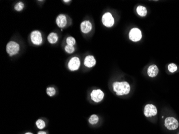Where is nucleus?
I'll return each instance as SVG.
<instances>
[{"label": "nucleus", "mask_w": 179, "mask_h": 134, "mask_svg": "<svg viewBox=\"0 0 179 134\" xmlns=\"http://www.w3.org/2000/svg\"><path fill=\"white\" fill-rule=\"evenodd\" d=\"M113 90L118 95H126L129 93L130 86L127 82H115L113 84Z\"/></svg>", "instance_id": "obj_1"}, {"label": "nucleus", "mask_w": 179, "mask_h": 134, "mask_svg": "<svg viewBox=\"0 0 179 134\" xmlns=\"http://www.w3.org/2000/svg\"><path fill=\"white\" fill-rule=\"evenodd\" d=\"M20 47L18 43L14 41H9L6 46V51L10 56L16 55L19 52Z\"/></svg>", "instance_id": "obj_2"}, {"label": "nucleus", "mask_w": 179, "mask_h": 134, "mask_svg": "<svg viewBox=\"0 0 179 134\" xmlns=\"http://www.w3.org/2000/svg\"><path fill=\"white\" fill-rule=\"evenodd\" d=\"M165 127L170 131L176 130L179 127V122L176 118L173 117H168L165 120Z\"/></svg>", "instance_id": "obj_3"}, {"label": "nucleus", "mask_w": 179, "mask_h": 134, "mask_svg": "<svg viewBox=\"0 0 179 134\" xmlns=\"http://www.w3.org/2000/svg\"><path fill=\"white\" fill-rule=\"evenodd\" d=\"M31 40L34 45H40L43 43V37L41 32L38 30L33 31L31 32Z\"/></svg>", "instance_id": "obj_4"}, {"label": "nucleus", "mask_w": 179, "mask_h": 134, "mask_svg": "<svg viewBox=\"0 0 179 134\" xmlns=\"http://www.w3.org/2000/svg\"><path fill=\"white\" fill-rule=\"evenodd\" d=\"M102 22L104 26L111 28L114 24V19L110 13H106L102 17Z\"/></svg>", "instance_id": "obj_5"}, {"label": "nucleus", "mask_w": 179, "mask_h": 134, "mask_svg": "<svg viewBox=\"0 0 179 134\" xmlns=\"http://www.w3.org/2000/svg\"><path fill=\"white\" fill-rule=\"evenodd\" d=\"M129 37L130 40H131V41L134 42L140 41L142 37V32L139 28H132L129 34Z\"/></svg>", "instance_id": "obj_6"}, {"label": "nucleus", "mask_w": 179, "mask_h": 134, "mask_svg": "<svg viewBox=\"0 0 179 134\" xmlns=\"http://www.w3.org/2000/svg\"><path fill=\"white\" fill-rule=\"evenodd\" d=\"M81 66V61L78 57H73L70 59L68 64L69 69L71 71L77 70Z\"/></svg>", "instance_id": "obj_7"}, {"label": "nucleus", "mask_w": 179, "mask_h": 134, "mask_svg": "<svg viewBox=\"0 0 179 134\" xmlns=\"http://www.w3.org/2000/svg\"><path fill=\"white\" fill-rule=\"evenodd\" d=\"M144 115L146 117H151L157 115V107L152 104H147L145 106L144 110Z\"/></svg>", "instance_id": "obj_8"}, {"label": "nucleus", "mask_w": 179, "mask_h": 134, "mask_svg": "<svg viewBox=\"0 0 179 134\" xmlns=\"http://www.w3.org/2000/svg\"><path fill=\"white\" fill-rule=\"evenodd\" d=\"M104 93L100 89L93 90L91 93V99L95 102H99L103 99Z\"/></svg>", "instance_id": "obj_9"}, {"label": "nucleus", "mask_w": 179, "mask_h": 134, "mask_svg": "<svg viewBox=\"0 0 179 134\" xmlns=\"http://www.w3.org/2000/svg\"><path fill=\"white\" fill-rule=\"evenodd\" d=\"M92 28V25L89 21H83L81 24V30L84 34H88Z\"/></svg>", "instance_id": "obj_10"}, {"label": "nucleus", "mask_w": 179, "mask_h": 134, "mask_svg": "<svg viewBox=\"0 0 179 134\" xmlns=\"http://www.w3.org/2000/svg\"><path fill=\"white\" fill-rule=\"evenodd\" d=\"M56 23L57 26L60 28H65V26H66V23H67L66 16L63 14L58 15L56 19Z\"/></svg>", "instance_id": "obj_11"}, {"label": "nucleus", "mask_w": 179, "mask_h": 134, "mask_svg": "<svg viewBox=\"0 0 179 134\" xmlns=\"http://www.w3.org/2000/svg\"><path fill=\"white\" fill-rule=\"evenodd\" d=\"M96 64V60L92 55L87 56L84 61V64L87 68H92L94 67Z\"/></svg>", "instance_id": "obj_12"}, {"label": "nucleus", "mask_w": 179, "mask_h": 134, "mask_svg": "<svg viewBox=\"0 0 179 134\" xmlns=\"http://www.w3.org/2000/svg\"><path fill=\"white\" fill-rule=\"evenodd\" d=\"M158 73H159V69L156 65L153 64V65H150L148 68V74L149 76L151 77H155L157 76V75L158 74Z\"/></svg>", "instance_id": "obj_13"}, {"label": "nucleus", "mask_w": 179, "mask_h": 134, "mask_svg": "<svg viewBox=\"0 0 179 134\" xmlns=\"http://www.w3.org/2000/svg\"><path fill=\"white\" fill-rule=\"evenodd\" d=\"M58 39H59V37L57 34L55 32H51L50 34H49L48 37H47L48 42L51 44H56L58 41Z\"/></svg>", "instance_id": "obj_14"}, {"label": "nucleus", "mask_w": 179, "mask_h": 134, "mask_svg": "<svg viewBox=\"0 0 179 134\" xmlns=\"http://www.w3.org/2000/svg\"><path fill=\"white\" fill-rule=\"evenodd\" d=\"M136 11L138 15L141 17H144L147 14V10L144 6H138V7L137 8Z\"/></svg>", "instance_id": "obj_15"}, {"label": "nucleus", "mask_w": 179, "mask_h": 134, "mask_svg": "<svg viewBox=\"0 0 179 134\" xmlns=\"http://www.w3.org/2000/svg\"><path fill=\"white\" fill-rule=\"evenodd\" d=\"M98 121H99V117L96 114H93L89 118V122L91 125H96L98 123Z\"/></svg>", "instance_id": "obj_16"}, {"label": "nucleus", "mask_w": 179, "mask_h": 134, "mask_svg": "<svg viewBox=\"0 0 179 134\" xmlns=\"http://www.w3.org/2000/svg\"><path fill=\"white\" fill-rule=\"evenodd\" d=\"M37 128L39 129H43L46 127V123L44 120L42 119H38L35 122Z\"/></svg>", "instance_id": "obj_17"}, {"label": "nucleus", "mask_w": 179, "mask_h": 134, "mask_svg": "<svg viewBox=\"0 0 179 134\" xmlns=\"http://www.w3.org/2000/svg\"><path fill=\"white\" fill-rule=\"evenodd\" d=\"M46 93L50 97H53L55 95V89L53 87H48L47 88Z\"/></svg>", "instance_id": "obj_18"}, {"label": "nucleus", "mask_w": 179, "mask_h": 134, "mask_svg": "<svg viewBox=\"0 0 179 134\" xmlns=\"http://www.w3.org/2000/svg\"><path fill=\"white\" fill-rule=\"evenodd\" d=\"M24 8V4L22 2H19L15 6V10L17 11H21Z\"/></svg>", "instance_id": "obj_19"}, {"label": "nucleus", "mask_w": 179, "mask_h": 134, "mask_svg": "<svg viewBox=\"0 0 179 134\" xmlns=\"http://www.w3.org/2000/svg\"><path fill=\"white\" fill-rule=\"evenodd\" d=\"M65 51L68 54H71L74 52L75 50L74 46H70V45H66L65 47Z\"/></svg>", "instance_id": "obj_20"}, {"label": "nucleus", "mask_w": 179, "mask_h": 134, "mask_svg": "<svg viewBox=\"0 0 179 134\" xmlns=\"http://www.w3.org/2000/svg\"><path fill=\"white\" fill-rule=\"evenodd\" d=\"M66 43L67 45L70 46H74L76 44V40L74 37H68L66 39Z\"/></svg>", "instance_id": "obj_21"}, {"label": "nucleus", "mask_w": 179, "mask_h": 134, "mask_svg": "<svg viewBox=\"0 0 179 134\" xmlns=\"http://www.w3.org/2000/svg\"><path fill=\"white\" fill-rule=\"evenodd\" d=\"M168 70L170 71L171 73H174L177 70V67L176 64H171L168 66Z\"/></svg>", "instance_id": "obj_22"}, {"label": "nucleus", "mask_w": 179, "mask_h": 134, "mask_svg": "<svg viewBox=\"0 0 179 134\" xmlns=\"http://www.w3.org/2000/svg\"><path fill=\"white\" fill-rule=\"evenodd\" d=\"M37 134H47V133L46 131H40L38 132Z\"/></svg>", "instance_id": "obj_23"}, {"label": "nucleus", "mask_w": 179, "mask_h": 134, "mask_svg": "<svg viewBox=\"0 0 179 134\" xmlns=\"http://www.w3.org/2000/svg\"><path fill=\"white\" fill-rule=\"evenodd\" d=\"M25 134H32V132H26V133H25Z\"/></svg>", "instance_id": "obj_24"}, {"label": "nucleus", "mask_w": 179, "mask_h": 134, "mask_svg": "<svg viewBox=\"0 0 179 134\" xmlns=\"http://www.w3.org/2000/svg\"><path fill=\"white\" fill-rule=\"evenodd\" d=\"M63 2H70V1H63Z\"/></svg>", "instance_id": "obj_25"}]
</instances>
